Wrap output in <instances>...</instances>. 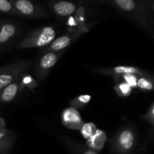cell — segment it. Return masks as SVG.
<instances>
[{"label":"cell","instance_id":"1","mask_svg":"<svg viewBox=\"0 0 154 154\" xmlns=\"http://www.w3.org/2000/svg\"><path fill=\"white\" fill-rule=\"evenodd\" d=\"M123 16L147 33L153 32V11L136 0H109Z\"/></svg>","mask_w":154,"mask_h":154},{"label":"cell","instance_id":"2","mask_svg":"<svg viewBox=\"0 0 154 154\" xmlns=\"http://www.w3.org/2000/svg\"><path fill=\"white\" fill-rule=\"evenodd\" d=\"M138 132L131 124L121 126L114 132L110 141L111 154H134L138 146Z\"/></svg>","mask_w":154,"mask_h":154},{"label":"cell","instance_id":"3","mask_svg":"<svg viewBox=\"0 0 154 154\" xmlns=\"http://www.w3.org/2000/svg\"><path fill=\"white\" fill-rule=\"evenodd\" d=\"M56 31L51 26L38 27L29 32L17 45V50L45 48L56 38Z\"/></svg>","mask_w":154,"mask_h":154},{"label":"cell","instance_id":"4","mask_svg":"<svg viewBox=\"0 0 154 154\" xmlns=\"http://www.w3.org/2000/svg\"><path fill=\"white\" fill-rule=\"evenodd\" d=\"M32 64V60H20L0 67V89L20 79Z\"/></svg>","mask_w":154,"mask_h":154},{"label":"cell","instance_id":"5","mask_svg":"<svg viewBox=\"0 0 154 154\" xmlns=\"http://www.w3.org/2000/svg\"><path fill=\"white\" fill-rule=\"evenodd\" d=\"M66 50L42 52L35 64V76L38 82L45 81L56 66Z\"/></svg>","mask_w":154,"mask_h":154},{"label":"cell","instance_id":"6","mask_svg":"<svg viewBox=\"0 0 154 154\" xmlns=\"http://www.w3.org/2000/svg\"><path fill=\"white\" fill-rule=\"evenodd\" d=\"M90 26L89 24L84 23L79 24L75 28L68 30L66 33L61 36L55 38L48 46L42 49V52L47 51H59L62 50H66L68 47L70 46L72 43L78 40L80 37L89 31Z\"/></svg>","mask_w":154,"mask_h":154},{"label":"cell","instance_id":"7","mask_svg":"<svg viewBox=\"0 0 154 154\" xmlns=\"http://www.w3.org/2000/svg\"><path fill=\"white\" fill-rule=\"evenodd\" d=\"M21 32V26L17 22L0 20V54L13 46Z\"/></svg>","mask_w":154,"mask_h":154},{"label":"cell","instance_id":"8","mask_svg":"<svg viewBox=\"0 0 154 154\" xmlns=\"http://www.w3.org/2000/svg\"><path fill=\"white\" fill-rule=\"evenodd\" d=\"M20 17L29 19H44L49 17V13L42 5L32 0H10Z\"/></svg>","mask_w":154,"mask_h":154},{"label":"cell","instance_id":"9","mask_svg":"<svg viewBox=\"0 0 154 154\" xmlns=\"http://www.w3.org/2000/svg\"><path fill=\"white\" fill-rule=\"evenodd\" d=\"M95 73H97L105 76H118L125 74H135L138 75H144L148 74L147 71L141 69L136 66H117L115 67L110 68H95L93 69Z\"/></svg>","mask_w":154,"mask_h":154},{"label":"cell","instance_id":"10","mask_svg":"<svg viewBox=\"0 0 154 154\" xmlns=\"http://www.w3.org/2000/svg\"><path fill=\"white\" fill-rule=\"evenodd\" d=\"M21 78L0 89V105L14 102L20 96L26 89Z\"/></svg>","mask_w":154,"mask_h":154},{"label":"cell","instance_id":"11","mask_svg":"<svg viewBox=\"0 0 154 154\" xmlns=\"http://www.w3.org/2000/svg\"><path fill=\"white\" fill-rule=\"evenodd\" d=\"M49 6L55 15L60 17H69L76 13L78 8L73 2L66 0L51 1L49 2Z\"/></svg>","mask_w":154,"mask_h":154},{"label":"cell","instance_id":"12","mask_svg":"<svg viewBox=\"0 0 154 154\" xmlns=\"http://www.w3.org/2000/svg\"><path fill=\"white\" fill-rule=\"evenodd\" d=\"M60 140L72 154H99L96 150L69 137L61 135Z\"/></svg>","mask_w":154,"mask_h":154},{"label":"cell","instance_id":"13","mask_svg":"<svg viewBox=\"0 0 154 154\" xmlns=\"http://www.w3.org/2000/svg\"><path fill=\"white\" fill-rule=\"evenodd\" d=\"M63 123L66 125V126H69L72 129H80L84 125L78 113L73 108L68 109L63 112Z\"/></svg>","mask_w":154,"mask_h":154},{"label":"cell","instance_id":"14","mask_svg":"<svg viewBox=\"0 0 154 154\" xmlns=\"http://www.w3.org/2000/svg\"><path fill=\"white\" fill-rule=\"evenodd\" d=\"M17 134L11 130L8 135L0 138V154H8L14 145Z\"/></svg>","mask_w":154,"mask_h":154},{"label":"cell","instance_id":"15","mask_svg":"<svg viewBox=\"0 0 154 154\" xmlns=\"http://www.w3.org/2000/svg\"><path fill=\"white\" fill-rule=\"evenodd\" d=\"M136 88L142 91H153V78L150 73L144 75H138Z\"/></svg>","mask_w":154,"mask_h":154},{"label":"cell","instance_id":"16","mask_svg":"<svg viewBox=\"0 0 154 154\" xmlns=\"http://www.w3.org/2000/svg\"><path fill=\"white\" fill-rule=\"evenodd\" d=\"M90 100H91V96L90 95H80L71 100L69 104H70L71 108L73 109H80L85 107L90 102Z\"/></svg>","mask_w":154,"mask_h":154},{"label":"cell","instance_id":"17","mask_svg":"<svg viewBox=\"0 0 154 154\" xmlns=\"http://www.w3.org/2000/svg\"><path fill=\"white\" fill-rule=\"evenodd\" d=\"M138 75L135 74H125V75H118V76L112 77L114 81H123V82L127 84L132 89L136 88L137 79H138Z\"/></svg>","mask_w":154,"mask_h":154},{"label":"cell","instance_id":"18","mask_svg":"<svg viewBox=\"0 0 154 154\" xmlns=\"http://www.w3.org/2000/svg\"><path fill=\"white\" fill-rule=\"evenodd\" d=\"M0 14L20 17L10 0H0Z\"/></svg>","mask_w":154,"mask_h":154},{"label":"cell","instance_id":"19","mask_svg":"<svg viewBox=\"0 0 154 154\" xmlns=\"http://www.w3.org/2000/svg\"><path fill=\"white\" fill-rule=\"evenodd\" d=\"M114 90L117 96L120 97H126L131 94L132 89L123 81H115Z\"/></svg>","mask_w":154,"mask_h":154},{"label":"cell","instance_id":"20","mask_svg":"<svg viewBox=\"0 0 154 154\" xmlns=\"http://www.w3.org/2000/svg\"><path fill=\"white\" fill-rule=\"evenodd\" d=\"M141 119L147 122L151 126H154V102L150 104L147 111L141 116Z\"/></svg>","mask_w":154,"mask_h":154},{"label":"cell","instance_id":"21","mask_svg":"<svg viewBox=\"0 0 154 154\" xmlns=\"http://www.w3.org/2000/svg\"><path fill=\"white\" fill-rule=\"evenodd\" d=\"M10 129L6 127L5 122L4 119L0 116V138H3L6 135H8L10 132Z\"/></svg>","mask_w":154,"mask_h":154},{"label":"cell","instance_id":"22","mask_svg":"<svg viewBox=\"0 0 154 154\" xmlns=\"http://www.w3.org/2000/svg\"><path fill=\"white\" fill-rule=\"evenodd\" d=\"M136 1L153 11V0H136Z\"/></svg>","mask_w":154,"mask_h":154},{"label":"cell","instance_id":"23","mask_svg":"<svg viewBox=\"0 0 154 154\" xmlns=\"http://www.w3.org/2000/svg\"><path fill=\"white\" fill-rule=\"evenodd\" d=\"M96 1L99 2H102V3H105V2H107V0H96Z\"/></svg>","mask_w":154,"mask_h":154}]
</instances>
